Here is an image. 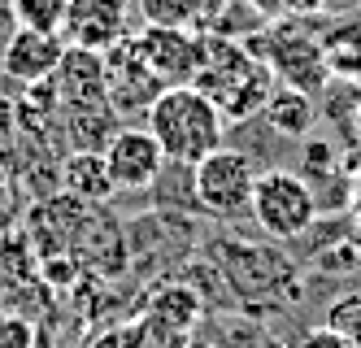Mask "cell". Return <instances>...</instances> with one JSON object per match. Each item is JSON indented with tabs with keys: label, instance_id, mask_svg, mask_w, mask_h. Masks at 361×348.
Instances as JSON below:
<instances>
[{
	"label": "cell",
	"instance_id": "6da1fadb",
	"mask_svg": "<svg viewBox=\"0 0 361 348\" xmlns=\"http://www.w3.org/2000/svg\"><path fill=\"white\" fill-rule=\"evenodd\" d=\"M192 88L209 96L226 122H248L266 109L274 74L262 57H252L248 44H235L218 31H200V61Z\"/></svg>",
	"mask_w": 361,
	"mask_h": 348
},
{
	"label": "cell",
	"instance_id": "7a4b0ae2",
	"mask_svg": "<svg viewBox=\"0 0 361 348\" xmlns=\"http://www.w3.org/2000/svg\"><path fill=\"white\" fill-rule=\"evenodd\" d=\"M144 118H148V136L157 140L161 157L174 166H188V170L200 157L222 148V136H226V118L218 114V104L204 92H196L192 83L166 88Z\"/></svg>",
	"mask_w": 361,
	"mask_h": 348
},
{
	"label": "cell",
	"instance_id": "3957f363",
	"mask_svg": "<svg viewBox=\"0 0 361 348\" xmlns=\"http://www.w3.org/2000/svg\"><path fill=\"white\" fill-rule=\"evenodd\" d=\"M248 52L270 66V74L283 88L318 96L331 83V70H326V57H322V40H318L314 26H309L305 18H296V13L270 18V26L257 31Z\"/></svg>",
	"mask_w": 361,
	"mask_h": 348
},
{
	"label": "cell",
	"instance_id": "277c9868",
	"mask_svg": "<svg viewBox=\"0 0 361 348\" xmlns=\"http://www.w3.org/2000/svg\"><path fill=\"white\" fill-rule=\"evenodd\" d=\"M248 213L257 218L270 239H296L314 227L318 218V200L309 192V183L296 174V170H257V183H252V200H248Z\"/></svg>",
	"mask_w": 361,
	"mask_h": 348
},
{
	"label": "cell",
	"instance_id": "5b68a950",
	"mask_svg": "<svg viewBox=\"0 0 361 348\" xmlns=\"http://www.w3.org/2000/svg\"><path fill=\"white\" fill-rule=\"evenodd\" d=\"M252 183H257V170L248 162V152L214 148L192 166V200L214 218H235V213H248Z\"/></svg>",
	"mask_w": 361,
	"mask_h": 348
},
{
	"label": "cell",
	"instance_id": "8992f818",
	"mask_svg": "<svg viewBox=\"0 0 361 348\" xmlns=\"http://www.w3.org/2000/svg\"><path fill=\"white\" fill-rule=\"evenodd\" d=\"M100 57H105V104H109V114H114V118L148 114V109H152V100L166 92V83L144 66V57L135 52L131 40L114 44L109 52H100Z\"/></svg>",
	"mask_w": 361,
	"mask_h": 348
},
{
	"label": "cell",
	"instance_id": "52a82bcc",
	"mask_svg": "<svg viewBox=\"0 0 361 348\" xmlns=\"http://www.w3.org/2000/svg\"><path fill=\"white\" fill-rule=\"evenodd\" d=\"M105 166L118 192H140V187H152L166 170V157L157 148V140L148 136V126H118L105 140Z\"/></svg>",
	"mask_w": 361,
	"mask_h": 348
},
{
	"label": "cell",
	"instance_id": "ba28073f",
	"mask_svg": "<svg viewBox=\"0 0 361 348\" xmlns=\"http://www.w3.org/2000/svg\"><path fill=\"white\" fill-rule=\"evenodd\" d=\"M135 52L144 66L161 78L166 88H183L196 78L200 61V31H174V26H144L140 35H131Z\"/></svg>",
	"mask_w": 361,
	"mask_h": 348
},
{
	"label": "cell",
	"instance_id": "9c48e42d",
	"mask_svg": "<svg viewBox=\"0 0 361 348\" xmlns=\"http://www.w3.org/2000/svg\"><path fill=\"white\" fill-rule=\"evenodd\" d=\"M61 40L70 48L109 52L126 40V0H70Z\"/></svg>",
	"mask_w": 361,
	"mask_h": 348
},
{
	"label": "cell",
	"instance_id": "30bf717a",
	"mask_svg": "<svg viewBox=\"0 0 361 348\" xmlns=\"http://www.w3.org/2000/svg\"><path fill=\"white\" fill-rule=\"evenodd\" d=\"M66 57V40L61 35H44V31H22L13 26V35L0 52V70H5L13 83H48V78L57 74Z\"/></svg>",
	"mask_w": 361,
	"mask_h": 348
},
{
	"label": "cell",
	"instance_id": "8fae6325",
	"mask_svg": "<svg viewBox=\"0 0 361 348\" xmlns=\"http://www.w3.org/2000/svg\"><path fill=\"white\" fill-rule=\"evenodd\" d=\"M53 78H57V92L70 109H100L105 104V57L100 52L66 44V57Z\"/></svg>",
	"mask_w": 361,
	"mask_h": 348
},
{
	"label": "cell",
	"instance_id": "7c38bea8",
	"mask_svg": "<svg viewBox=\"0 0 361 348\" xmlns=\"http://www.w3.org/2000/svg\"><path fill=\"white\" fill-rule=\"evenodd\" d=\"M61 183H66V196L79 205H105L118 192L109 179V166H105V152H96V148L70 152L61 166Z\"/></svg>",
	"mask_w": 361,
	"mask_h": 348
},
{
	"label": "cell",
	"instance_id": "4fadbf2b",
	"mask_svg": "<svg viewBox=\"0 0 361 348\" xmlns=\"http://www.w3.org/2000/svg\"><path fill=\"white\" fill-rule=\"evenodd\" d=\"M144 313L161 318L166 327L183 331V335H196L200 323H204V296H200V287L174 279V283H161L157 292H152L148 305H144Z\"/></svg>",
	"mask_w": 361,
	"mask_h": 348
},
{
	"label": "cell",
	"instance_id": "5bb4252c",
	"mask_svg": "<svg viewBox=\"0 0 361 348\" xmlns=\"http://www.w3.org/2000/svg\"><path fill=\"white\" fill-rule=\"evenodd\" d=\"M322 57L331 78H344V83H361V13H348L340 22H326L322 31Z\"/></svg>",
	"mask_w": 361,
	"mask_h": 348
},
{
	"label": "cell",
	"instance_id": "9a60e30c",
	"mask_svg": "<svg viewBox=\"0 0 361 348\" xmlns=\"http://www.w3.org/2000/svg\"><path fill=\"white\" fill-rule=\"evenodd\" d=\"M262 118L270 122V131L283 136V140H309L318 109H314V96H309V92H296V88H283L279 83L270 92V100H266Z\"/></svg>",
	"mask_w": 361,
	"mask_h": 348
},
{
	"label": "cell",
	"instance_id": "2e32d148",
	"mask_svg": "<svg viewBox=\"0 0 361 348\" xmlns=\"http://www.w3.org/2000/svg\"><path fill=\"white\" fill-rule=\"evenodd\" d=\"M118 335H122V348H188L196 340V335H183V331L166 327L161 318H152V313L131 318L126 327H118Z\"/></svg>",
	"mask_w": 361,
	"mask_h": 348
},
{
	"label": "cell",
	"instance_id": "e0dca14e",
	"mask_svg": "<svg viewBox=\"0 0 361 348\" xmlns=\"http://www.w3.org/2000/svg\"><path fill=\"white\" fill-rule=\"evenodd\" d=\"M66 5H70V0H9V13H13V26H22V31L61 35Z\"/></svg>",
	"mask_w": 361,
	"mask_h": 348
},
{
	"label": "cell",
	"instance_id": "ac0fdd59",
	"mask_svg": "<svg viewBox=\"0 0 361 348\" xmlns=\"http://www.w3.org/2000/svg\"><path fill=\"white\" fill-rule=\"evenodd\" d=\"M144 26H174V31H192L196 26V5L192 0H140Z\"/></svg>",
	"mask_w": 361,
	"mask_h": 348
},
{
	"label": "cell",
	"instance_id": "d6986e66",
	"mask_svg": "<svg viewBox=\"0 0 361 348\" xmlns=\"http://www.w3.org/2000/svg\"><path fill=\"white\" fill-rule=\"evenodd\" d=\"M322 327H331L335 335H344L348 344L361 348V292H344V296H335L326 305V323Z\"/></svg>",
	"mask_w": 361,
	"mask_h": 348
},
{
	"label": "cell",
	"instance_id": "ffe728a7",
	"mask_svg": "<svg viewBox=\"0 0 361 348\" xmlns=\"http://www.w3.org/2000/svg\"><path fill=\"white\" fill-rule=\"evenodd\" d=\"M222 335H226V344L222 348H283L262 323H252V318H244V313H235V318H222Z\"/></svg>",
	"mask_w": 361,
	"mask_h": 348
},
{
	"label": "cell",
	"instance_id": "44dd1931",
	"mask_svg": "<svg viewBox=\"0 0 361 348\" xmlns=\"http://www.w3.org/2000/svg\"><path fill=\"white\" fill-rule=\"evenodd\" d=\"M244 5L257 9V13H266V18H283V13L305 18V13H318L326 0H244Z\"/></svg>",
	"mask_w": 361,
	"mask_h": 348
},
{
	"label": "cell",
	"instance_id": "7402d4cb",
	"mask_svg": "<svg viewBox=\"0 0 361 348\" xmlns=\"http://www.w3.org/2000/svg\"><path fill=\"white\" fill-rule=\"evenodd\" d=\"M35 331L22 318H0V348H31Z\"/></svg>",
	"mask_w": 361,
	"mask_h": 348
},
{
	"label": "cell",
	"instance_id": "603a6c76",
	"mask_svg": "<svg viewBox=\"0 0 361 348\" xmlns=\"http://www.w3.org/2000/svg\"><path fill=\"white\" fill-rule=\"evenodd\" d=\"M292 348H357V344H348L344 335H335L331 327H314V331H305Z\"/></svg>",
	"mask_w": 361,
	"mask_h": 348
},
{
	"label": "cell",
	"instance_id": "cb8c5ba5",
	"mask_svg": "<svg viewBox=\"0 0 361 348\" xmlns=\"http://www.w3.org/2000/svg\"><path fill=\"white\" fill-rule=\"evenodd\" d=\"M196 5V22H200V31H214V26L222 22V13L231 9V0H192Z\"/></svg>",
	"mask_w": 361,
	"mask_h": 348
},
{
	"label": "cell",
	"instance_id": "d4e9b609",
	"mask_svg": "<svg viewBox=\"0 0 361 348\" xmlns=\"http://www.w3.org/2000/svg\"><path fill=\"white\" fill-rule=\"evenodd\" d=\"M92 348H122V335H118V331H109V335H100Z\"/></svg>",
	"mask_w": 361,
	"mask_h": 348
},
{
	"label": "cell",
	"instance_id": "484cf974",
	"mask_svg": "<svg viewBox=\"0 0 361 348\" xmlns=\"http://www.w3.org/2000/svg\"><path fill=\"white\" fill-rule=\"evenodd\" d=\"M188 348H222V344H218V340H192Z\"/></svg>",
	"mask_w": 361,
	"mask_h": 348
},
{
	"label": "cell",
	"instance_id": "4316f807",
	"mask_svg": "<svg viewBox=\"0 0 361 348\" xmlns=\"http://www.w3.org/2000/svg\"><path fill=\"white\" fill-rule=\"evenodd\" d=\"M353 131H357V140H361V100H357V109H353Z\"/></svg>",
	"mask_w": 361,
	"mask_h": 348
}]
</instances>
